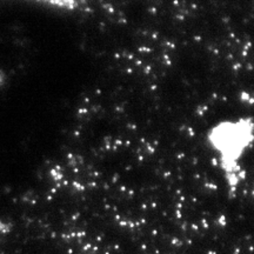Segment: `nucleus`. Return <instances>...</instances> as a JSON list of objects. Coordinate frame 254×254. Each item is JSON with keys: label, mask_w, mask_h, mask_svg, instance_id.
<instances>
[{"label": "nucleus", "mask_w": 254, "mask_h": 254, "mask_svg": "<svg viewBox=\"0 0 254 254\" xmlns=\"http://www.w3.org/2000/svg\"><path fill=\"white\" fill-rule=\"evenodd\" d=\"M209 147L220 160L231 183L238 182L240 159L245 155L254 140V122L252 117L224 119L211 126L206 135Z\"/></svg>", "instance_id": "1"}, {"label": "nucleus", "mask_w": 254, "mask_h": 254, "mask_svg": "<svg viewBox=\"0 0 254 254\" xmlns=\"http://www.w3.org/2000/svg\"><path fill=\"white\" fill-rule=\"evenodd\" d=\"M31 1L38 2V4L49 6V7L60 9V11L73 12L78 11L86 6L90 0H31Z\"/></svg>", "instance_id": "2"}, {"label": "nucleus", "mask_w": 254, "mask_h": 254, "mask_svg": "<svg viewBox=\"0 0 254 254\" xmlns=\"http://www.w3.org/2000/svg\"><path fill=\"white\" fill-rule=\"evenodd\" d=\"M4 81H5V77H4V74H2V73L0 72V86H1V85L4 84Z\"/></svg>", "instance_id": "3"}]
</instances>
